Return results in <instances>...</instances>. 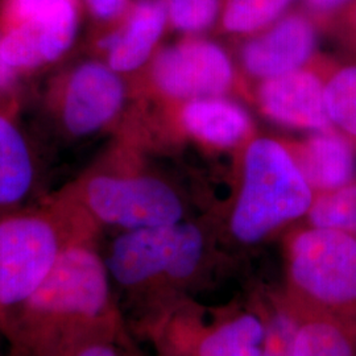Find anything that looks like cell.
<instances>
[{"instance_id":"18","label":"cell","mask_w":356,"mask_h":356,"mask_svg":"<svg viewBox=\"0 0 356 356\" xmlns=\"http://www.w3.org/2000/svg\"><path fill=\"white\" fill-rule=\"evenodd\" d=\"M331 124L356 140V65L335 72L325 83Z\"/></svg>"},{"instance_id":"4","label":"cell","mask_w":356,"mask_h":356,"mask_svg":"<svg viewBox=\"0 0 356 356\" xmlns=\"http://www.w3.org/2000/svg\"><path fill=\"white\" fill-rule=\"evenodd\" d=\"M81 218L124 231L179 223L182 204L175 191L148 175L91 169L57 191Z\"/></svg>"},{"instance_id":"20","label":"cell","mask_w":356,"mask_h":356,"mask_svg":"<svg viewBox=\"0 0 356 356\" xmlns=\"http://www.w3.org/2000/svg\"><path fill=\"white\" fill-rule=\"evenodd\" d=\"M293 0H227L225 28L232 33H251L275 22Z\"/></svg>"},{"instance_id":"9","label":"cell","mask_w":356,"mask_h":356,"mask_svg":"<svg viewBox=\"0 0 356 356\" xmlns=\"http://www.w3.org/2000/svg\"><path fill=\"white\" fill-rule=\"evenodd\" d=\"M154 88L175 99L216 97L232 81L229 57L218 45L191 40L166 48L154 56L151 66Z\"/></svg>"},{"instance_id":"19","label":"cell","mask_w":356,"mask_h":356,"mask_svg":"<svg viewBox=\"0 0 356 356\" xmlns=\"http://www.w3.org/2000/svg\"><path fill=\"white\" fill-rule=\"evenodd\" d=\"M314 227L341 229L356 235V184L323 193L309 211Z\"/></svg>"},{"instance_id":"24","label":"cell","mask_w":356,"mask_h":356,"mask_svg":"<svg viewBox=\"0 0 356 356\" xmlns=\"http://www.w3.org/2000/svg\"><path fill=\"white\" fill-rule=\"evenodd\" d=\"M0 107L19 111L20 94H19V74L6 64L0 54Z\"/></svg>"},{"instance_id":"1","label":"cell","mask_w":356,"mask_h":356,"mask_svg":"<svg viewBox=\"0 0 356 356\" xmlns=\"http://www.w3.org/2000/svg\"><path fill=\"white\" fill-rule=\"evenodd\" d=\"M111 277L91 241L66 248L51 275L8 321L13 356H61L107 335Z\"/></svg>"},{"instance_id":"10","label":"cell","mask_w":356,"mask_h":356,"mask_svg":"<svg viewBox=\"0 0 356 356\" xmlns=\"http://www.w3.org/2000/svg\"><path fill=\"white\" fill-rule=\"evenodd\" d=\"M260 104L273 120L313 131H327L325 83L306 70H296L266 79L260 89Z\"/></svg>"},{"instance_id":"11","label":"cell","mask_w":356,"mask_h":356,"mask_svg":"<svg viewBox=\"0 0 356 356\" xmlns=\"http://www.w3.org/2000/svg\"><path fill=\"white\" fill-rule=\"evenodd\" d=\"M165 0H139L113 32L99 41L106 64L118 74L138 70L145 64L168 23Z\"/></svg>"},{"instance_id":"7","label":"cell","mask_w":356,"mask_h":356,"mask_svg":"<svg viewBox=\"0 0 356 356\" xmlns=\"http://www.w3.org/2000/svg\"><path fill=\"white\" fill-rule=\"evenodd\" d=\"M126 88L120 74L102 61L73 65L51 78L45 107L58 129L81 139L110 126L120 115Z\"/></svg>"},{"instance_id":"5","label":"cell","mask_w":356,"mask_h":356,"mask_svg":"<svg viewBox=\"0 0 356 356\" xmlns=\"http://www.w3.org/2000/svg\"><path fill=\"white\" fill-rule=\"evenodd\" d=\"M81 0H0V54L16 74L64 57L76 41Z\"/></svg>"},{"instance_id":"15","label":"cell","mask_w":356,"mask_h":356,"mask_svg":"<svg viewBox=\"0 0 356 356\" xmlns=\"http://www.w3.org/2000/svg\"><path fill=\"white\" fill-rule=\"evenodd\" d=\"M181 118L191 135L220 147L236 144L250 129V119L243 108L216 97L193 99L184 107Z\"/></svg>"},{"instance_id":"3","label":"cell","mask_w":356,"mask_h":356,"mask_svg":"<svg viewBox=\"0 0 356 356\" xmlns=\"http://www.w3.org/2000/svg\"><path fill=\"white\" fill-rule=\"evenodd\" d=\"M313 202V189L292 154L277 141L259 139L245 154L232 232L242 242H257L282 223L310 211Z\"/></svg>"},{"instance_id":"14","label":"cell","mask_w":356,"mask_h":356,"mask_svg":"<svg viewBox=\"0 0 356 356\" xmlns=\"http://www.w3.org/2000/svg\"><path fill=\"white\" fill-rule=\"evenodd\" d=\"M312 189L338 191L351 184L356 170L355 156L343 136L319 131L301 147L296 160Z\"/></svg>"},{"instance_id":"8","label":"cell","mask_w":356,"mask_h":356,"mask_svg":"<svg viewBox=\"0 0 356 356\" xmlns=\"http://www.w3.org/2000/svg\"><path fill=\"white\" fill-rule=\"evenodd\" d=\"M293 281L321 305L356 307V235L314 227L298 235L292 247Z\"/></svg>"},{"instance_id":"16","label":"cell","mask_w":356,"mask_h":356,"mask_svg":"<svg viewBox=\"0 0 356 356\" xmlns=\"http://www.w3.org/2000/svg\"><path fill=\"white\" fill-rule=\"evenodd\" d=\"M267 326L254 316H242L211 332L200 356H261Z\"/></svg>"},{"instance_id":"22","label":"cell","mask_w":356,"mask_h":356,"mask_svg":"<svg viewBox=\"0 0 356 356\" xmlns=\"http://www.w3.org/2000/svg\"><path fill=\"white\" fill-rule=\"evenodd\" d=\"M298 326L291 317L280 314L267 326L261 356H294V338Z\"/></svg>"},{"instance_id":"17","label":"cell","mask_w":356,"mask_h":356,"mask_svg":"<svg viewBox=\"0 0 356 356\" xmlns=\"http://www.w3.org/2000/svg\"><path fill=\"white\" fill-rule=\"evenodd\" d=\"M294 356H355L348 331L335 321L317 319L298 326Z\"/></svg>"},{"instance_id":"6","label":"cell","mask_w":356,"mask_h":356,"mask_svg":"<svg viewBox=\"0 0 356 356\" xmlns=\"http://www.w3.org/2000/svg\"><path fill=\"white\" fill-rule=\"evenodd\" d=\"M204 241L191 225H169L124 231L106 260L111 280L136 289L160 277L186 279L198 266Z\"/></svg>"},{"instance_id":"21","label":"cell","mask_w":356,"mask_h":356,"mask_svg":"<svg viewBox=\"0 0 356 356\" xmlns=\"http://www.w3.org/2000/svg\"><path fill=\"white\" fill-rule=\"evenodd\" d=\"M172 26L184 32H200L216 20L219 0H165Z\"/></svg>"},{"instance_id":"26","label":"cell","mask_w":356,"mask_h":356,"mask_svg":"<svg viewBox=\"0 0 356 356\" xmlns=\"http://www.w3.org/2000/svg\"><path fill=\"white\" fill-rule=\"evenodd\" d=\"M307 4L319 13H329L339 8L346 4L348 0H306Z\"/></svg>"},{"instance_id":"2","label":"cell","mask_w":356,"mask_h":356,"mask_svg":"<svg viewBox=\"0 0 356 356\" xmlns=\"http://www.w3.org/2000/svg\"><path fill=\"white\" fill-rule=\"evenodd\" d=\"M94 229L54 193L0 216V334L47 280L66 248L92 241Z\"/></svg>"},{"instance_id":"25","label":"cell","mask_w":356,"mask_h":356,"mask_svg":"<svg viewBox=\"0 0 356 356\" xmlns=\"http://www.w3.org/2000/svg\"><path fill=\"white\" fill-rule=\"evenodd\" d=\"M61 356H119L114 346L110 343L104 337H98L94 339L78 344L74 348L69 350Z\"/></svg>"},{"instance_id":"13","label":"cell","mask_w":356,"mask_h":356,"mask_svg":"<svg viewBox=\"0 0 356 356\" xmlns=\"http://www.w3.org/2000/svg\"><path fill=\"white\" fill-rule=\"evenodd\" d=\"M38 176V157L17 111L0 107V216L32 204Z\"/></svg>"},{"instance_id":"12","label":"cell","mask_w":356,"mask_h":356,"mask_svg":"<svg viewBox=\"0 0 356 356\" xmlns=\"http://www.w3.org/2000/svg\"><path fill=\"white\" fill-rule=\"evenodd\" d=\"M316 48V32L302 16H288L250 41L244 51L245 69L269 79L300 70Z\"/></svg>"},{"instance_id":"23","label":"cell","mask_w":356,"mask_h":356,"mask_svg":"<svg viewBox=\"0 0 356 356\" xmlns=\"http://www.w3.org/2000/svg\"><path fill=\"white\" fill-rule=\"evenodd\" d=\"M90 15L102 24L120 23L131 8L129 0H83Z\"/></svg>"}]
</instances>
